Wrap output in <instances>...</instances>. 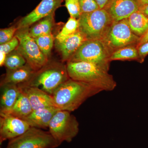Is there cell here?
Wrapping results in <instances>:
<instances>
[{"label":"cell","instance_id":"1","mask_svg":"<svg viewBox=\"0 0 148 148\" xmlns=\"http://www.w3.org/2000/svg\"><path fill=\"white\" fill-rule=\"evenodd\" d=\"M102 90L94 86L70 78L61 84L52 94L55 107L72 112L88 98Z\"/></svg>","mask_w":148,"mask_h":148},{"label":"cell","instance_id":"2","mask_svg":"<svg viewBox=\"0 0 148 148\" xmlns=\"http://www.w3.org/2000/svg\"><path fill=\"white\" fill-rule=\"evenodd\" d=\"M69 77L89 84L102 91H111L116 87V82L109 71L92 63L85 61H68L66 65Z\"/></svg>","mask_w":148,"mask_h":148},{"label":"cell","instance_id":"3","mask_svg":"<svg viewBox=\"0 0 148 148\" xmlns=\"http://www.w3.org/2000/svg\"><path fill=\"white\" fill-rule=\"evenodd\" d=\"M70 78L66 66L60 63L47 64L35 72L27 82L18 86L38 88L41 86V89L51 95L61 84Z\"/></svg>","mask_w":148,"mask_h":148},{"label":"cell","instance_id":"4","mask_svg":"<svg viewBox=\"0 0 148 148\" xmlns=\"http://www.w3.org/2000/svg\"><path fill=\"white\" fill-rule=\"evenodd\" d=\"M78 19L79 31L87 40H104L114 22L105 9L82 14Z\"/></svg>","mask_w":148,"mask_h":148},{"label":"cell","instance_id":"5","mask_svg":"<svg viewBox=\"0 0 148 148\" xmlns=\"http://www.w3.org/2000/svg\"><path fill=\"white\" fill-rule=\"evenodd\" d=\"M113 51L103 40H87L79 48L69 61H85L109 71Z\"/></svg>","mask_w":148,"mask_h":148},{"label":"cell","instance_id":"6","mask_svg":"<svg viewBox=\"0 0 148 148\" xmlns=\"http://www.w3.org/2000/svg\"><path fill=\"white\" fill-rule=\"evenodd\" d=\"M48 128L51 134L58 142L71 143L78 133L79 123L71 112L59 110L51 120Z\"/></svg>","mask_w":148,"mask_h":148},{"label":"cell","instance_id":"7","mask_svg":"<svg viewBox=\"0 0 148 148\" xmlns=\"http://www.w3.org/2000/svg\"><path fill=\"white\" fill-rule=\"evenodd\" d=\"M15 36L19 41L16 50L25 58L27 64L34 71H39L48 64V58L29 34V28L17 30Z\"/></svg>","mask_w":148,"mask_h":148},{"label":"cell","instance_id":"8","mask_svg":"<svg viewBox=\"0 0 148 148\" xmlns=\"http://www.w3.org/2000/svg\"><path fill=\"white\" fill-rule=\"evenodd\" d=\"M61 144L49 132L31 127L24 134L10 140L6 148H56Z\"/></svg>","mask_w":148,"mask_h":148},{"label":"cell","instance_id":"9","mask_svg":"<svg viewBox=\"0 0 148 148\" xmlns=\"http://www.w3.org/2000/svg\"><path fill=\"white\" fill-rule=\"evenodd\" d=\"M140 38L131 31L127 19L114 21L103 40L113 51L127 46L136 45Z\"/></svg>","mask_w":148,"mask_h":148},{"label":"cell","instance_id":"10","mask_svg":"<svg viewBox=\"0 0 148 148\" xmlns=\"http://www.w3.org/2000/svg\"><path fill=\"white\" fill-rule=\"evenodd\" d=\"M65 0H42L33 11L20 19L17 29L29 28L38 21L55 13Z\"/></svg>","mask_w":148,"mask_h":148},{"label":"cell","instance_id":"11","mask_svg":"<svg viewBox=\"0 0 148 148\" xmlns=\"http://www.w3.org/2000/svg\"><path fill=\"white\" fill-rule=\"evenodd\" d=\"M0 143L18 137L31 126L24 120L10 114L0 115Z\"/></svg>","mask_w":148,"mask_h":148},{"label":"cell","instance_id":"12","mask_svg":"<svg viewBox=\"0 0 148 148\" xmlns=\"http://www.w3.org/2000/svg\"><path fill=\"white\" fill-rule=\"evenodd\" d=\"M140 7L139 0H112L105 9L114 21H119L127 19Z\"/></svg>","mask_w":148,"mask_h":148},{"label":"cell","instance_id":"13","mask_svg":"<svg viewBox=\"0 0 148 148\" xmlns=\"http://www.w3.org/2000/svg\"><path fill=\"white\" fill-rule=\"evenodd\" d=\"M86 40L84 35L78 30L73 34L69 36L63 40L56 41L55 45L61 53L62 60L69 61L79 48Z\"/></svg>","mask_w":148,"mask_h":148},{"label":"cell","instance_id":"14","mask_svg":"<svg viewBox=\"0 0 148 148\" xmlns=\"http://www.w3.org/2000/svg\"><path fill=\"white\" fill-rule=\"evenodd\" d=\"M29 98L33 110L55 106L52 95L38 87L18 86Z\"/></svg>","mask_w":148,"mask_h":148},{"label":"cell","instance_id":"15","mask_svg":"<svg viewBox=\"0 0 148 148\" xmlns=\"http://www.w3.org/2000/svg\"><path fill=\"white\" fill-rule=\"evenodd\" d=\"M59 110L55 106H52L33 110L23 120L27 122L31 127L45 129L48 128L51 120Z\"/></svg>","mask_w":148,"mask_h":148},{"label":"cell","instance_id":"16","mask_svg":"<svg viewBox=\"0 0 148 148\" xmlns=\"http://www.w3.org/2000/svg\"><path fill=\"white\" fill-rule=\"evenodd\" d=\"M20 92L18 85L1 84L0 115L9 114Z\"/></svg>","mask_w":148,"mask_h":148},{"label":"cell","instance_id":"17","mask_svg":"<svg viewBox=\"0 0 148 148\" xmlns=\"http://www.w3.org/2000/svg\"><path fill=\"white\" fill-rule=\"evenodd\" d=\"M35 72L27 64L21 68L14 70L7 69L5 77L1 84L18 85L24 83L30 79Z\"/></svg>","mask_w":148,"mask_h":148},{"label":"cell","instance_id":"18","mask_svg":"<svg viewBox=\"0 0 148 148\" xmlns=\"http://www.w3.org/2000/svg\"><path fill=\"white\" fill-rule=\"evenodd\" d=\"M129 27L132 32L141 38L148 30V17L138 10L127 18Z\"/></svg>","mask_w":148,"mask_h":148},{"label":"cell","instance_id":"19","mask_svg":"<svg viewBox=\"0 0 148 148\" xmlns=\"http://www.w3.org/2000/svg\"><path fill=\"white\" fill-rule=\"evenodd\" d=\"M33 111L29 98L26 94L21 90V92L18 99L9 114L24 119L28 116Z\"/></svg>","mask_w":148,"mask_h":148},{"label":"cell","instance_id":"20","mask_svg":"<svg viewBox=\"0 0 148 148\" xmlns=\"http://www.w3.org/2000/svg\"><path fill=\"white\" fill-rule=\"evenodd\" d=\"M54 13L38 21L34 25L29 28V34L33 38L51 33L54 25Z\"/></svg>","mask_w":148,"mask_h":148},{"label":"cell","instance_id":"21","mask_svg":"<svg viewBox=\"0 0 148 148\" xmlns=\"http://www.w3.org/2000/svg\"><path fill=\"white\" fill-rule=\"evenodd\" d=\"M116 60H135L141 63L137 45L127 46L114 51L111 55L110 61Z\"/></svg>","mask_w":148,"mask_h":148},{"label":"cell","instance_id":"22","mask_svg":"<svg viewBox=\"0 0 148 148\" xmlns=\"http://www.w3.org/2000/svg\"><path fill=\"white\" fill-rule=\"evenodd\" d=\"M78 19L70 16L60 33L56 37V41L63 40L69 36L73 34L78 31Z\"/></svg>","mask_w":148,"mask_h":148},{"label":"cell","instance_id":"23","mask_svg":"<svg viewBox=\"0 0 148 148\" xmlns=\"http://www.w3.org/2000/svg\"><path fill=\"white\" fill-rule=\"evenodd\" d=\"M26 64V59L16 50L7 55L4 65L7 69L14 70L21 68Z\"/></svg>","mask_w":148,"mask_h":148},{"label":"cell","instance_id":"24","mask_svg":"<svg viewBox=\"0 0 148 148\" xmlns=\"http://www.w3.org/2000/svg\"><path fill=\"white\" fill-rule=\"evenodd\" d=\"M37 45L46 57L50 55L54 43V38L51 33L34 38Z\"/></svg>","mask_w":148,"mask_h":148},{"label":"cell","instance_id":"25","mask_svg":"<svg viewBox=\"0 0 148 148\" xmlns=\"http://www.w3.org/2000/svg\"><path fill=\"white\" fill-rule=\"evenodd\" d=\"M65 6L70 16L77 19L79 18L81 13L79 0H65Z\"/></svg>","mask_w":148,"mask_h":148},{"label":"cell","instance_id":"26","mask_svg":"<svg viewBox=\"0 0 148 148\" xmlns=\"http://www.w3.org/2000/svg\"><path fill=\"white\" fill-rule=\"evenodd\" d=\"M17 30V27L14 26L1 29L0 30V45L3 44L12 40Z\"/></svg>","mask_w":148,"mask_h":148},{"label":"cell","instance_id":"27","mask_svg":"<svg viewBox=\"0 0 148 148\" xmlns=\"http://www.w3.org/2000/svg\"><path fill=\"white\" fill-rule=\"evenodd\" d=\"M81 13H90L100 9L94 0H79Z\"/></svg>","mask_w":148,"mask_h":148},{"label":"cell","instance_id":"28","mask_svg":"<svg viewBox=\"0 0 148 148\" xmlns=\"http://www.w3.org/2000/svg\"><path fill=\"white\" fill-rule=\"evenodd\" d=\"M19 45V41L15 36L13 38L8 42L0 45V51H3L6 54H9L18 47Z\"/></svg>","mask_w":148,"mask_h":148},{"label":"cell","instance_id":"29","mask_svg":"<svg viewBox=\"0 0 148 148\" xmlns=\"http://www.w3.org/2000/svg\"><path fill=\"white\" fill-rule=\"evenodd\" d=\"M138 53L141 63H143L146 56L148 55V41L143 43L138 47Z\"/></svg>","mask_w":148,"mask_h":148},{"label":"cell","instance_id":"30","mask_svg":"<svg viewBox=\"0 0 148 148\" xmlns=\"http://www.w3.org/2000/svg\"><path fill=\"white\" fill-rule=\"evenodd\" d=\"M101 9H105L112 0H94Z\"/></svg>","mask_w":148,"mask_h":148},{"label":"cell","instance_id":"31","mask_svg":"<svg viewBox=\"0 0 148 148\" xmlns=\"http://www.w3.org/2000/svg\"><path fill=\"white\" fill-rule=\"evenodd\" d=\"M148 41V30L146 32L145 34L143 36L140 38V40H139V42L138 43L137 45V47H139V46L143 44L144 43L147 42Z\"/></svg>","mask_w":148,"mask_h":148},{"label":"cell","instance_id":"32","mask_svg":"<svg viewBox=\"0 0 148 148\" xmlns=\"http://www.w3.org/2000/svg\"><path fill=\"white\" fill-rule=\"evenodd\" d=\"M7 54L3 51H0V66H2L4 65Z\"/></svg>","mask_w":148,"mask_h":148},{"label":"cell","instance_id":"33","mask_svg":"<svg viewBox=\"0 0 148 148\" xmlns=\"http://www.w3.org/2000/svg\"><path fill=\"white\" fill-rule=\"evenodd\" d=\"M139 10L148 17V5L141 7Z\"/></svg>","mask_w":148,"mask_h":148},{"label":"cell","instance_id":"34","mask_svg":"<svg viewBox=\"0 0 148 148\" xmlns=\"http://www.w3.org/2000/svg\"><path fill=\"white\" fill-rule=\"evenodd\" d=\"M141 7L148 5V0H139Z\"/></svg>","mask_w":148,"mask_h":148}]
</instances>
